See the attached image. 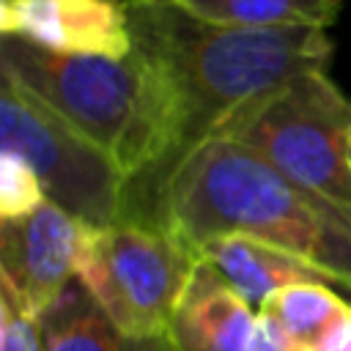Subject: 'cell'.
I'll return each mask as SVG.
<instances>
[{"label":"cell","mask_w":351,"mask_h":351,"mask_svg":"<svg viewBox=\"0 0 351 351\" xmlns=\"http://www.w3.org/2000/svg\"><path fill=\"white\" fill-rule=\"evenodd\" d=\"M0 151L33 167L49 203L88 228L123 217L129 178L118 162L27 90L0 77Z\"/></svg>","instance_id":"8992f818"},{"label":"cell","mask_w":351,"mask_h":351,"mask_svg":"<svg viewBox=\"0 0 351 351\" xmlns=\"http://www.w3.org/2000/svg\"><path fill=\"white\" fill-rule=\"evenodd\" d=\"M47 203L38 176L11 151H0V219H16Z\"/></svg>","instance_id":"5bb4252c"},{"label":"cell","mask_w":351,"mask_h":351,"mask_svg":"<svg viewBox=\"0 0 351 351\" xmlns=\"http://www.w3.org/2000/svg\"><path fill=\"white\" fill-rule=\"evenodd\" d=\"M258 315L293 348L315 351L332 332L351 321V304H346L324 282H302L271 293L258 307Z\"/></svg>","instance_id":"7c38bea8"},{"label":"cell","mask_w":351,"mask_h":351,"mask_svg":"<svg viewBox=\"0 0 351 351\" xmlns=\"http://www.w3.org/2000/svg\"><path fill=\"white\" fill-rule=\"evenodd\" d=\"M244 351H299V348H293L271 324H266L258 315V329H255V335H252V340Z\"/></svg>","instance_id":"2e32d148"},{"label":"cell","mask_w":351,"mask_h":351,"mask_svg":"<svg viewBox=\"0 0 351 351\" xmlns=\"http://www.w3.org/2000/svg\"><path fill=\"white\" fill-rule=\"evenodd\" d=\"M0 351H44L41 315L30 313L0 280Z\"/></svg>","instance_id":"9a60e30c"},{"label":"cell","mask_w":351,"mask_h":351,"mask_svg":"<svg viewBox=\"0 0 351 351\" xmlns=\"http://www.w3.org/2000/svg\"><path fill=\"white\" fill-rule=\"evenodd\" d=\"M0 71L110 154L129 186L154 176L167 159V90L137 47L123 58L63 55L0 36Z\"/></svg>","instance_id":"3957f363"},{"label":"cell","mask_w":351,"mask_h":351,"mask_svg":"<svg viewBox=\"0 0 351 351\" xmlns=\"http://www.w3.org/2000/svg\"><path fill=\"white\" fill-rule=\"evenodd\" d=\"M134 47L156 66L170 101V151L162 167L126 192L121 219L159 222V203L181 162L247 104L304 71H326L324 27L211 25L176 0H123Z\"/></svg>","instance_id":"6da1fadb"},{"label":"cell","mask_w":351,"mask_h":351,"mask_svg":"<svg viewBox=\"0 0 351 351\" xmlns=\"http://www.w3.org/2000/svg\"><path fill=\"white\" fill-rule=\"evenodd\" d=\"M88 225L55 203L0 222V280L19 302L44 315L49 304L77 280Z\"/></svg>","instance_id":"52a82bcc"},{"label":"cell","mask_w":351,"mask_h":351,"mask_svg":"<svg viewBox=\"0 0 351 351\" xmlns=\"http://www.w3.org/2000/svg\"><path fill=\"white\" fill-rule=\"evenodd\" d=\"M159 222L197 255L214 239L250 236L351 288V211L299 186L241 143L211 137L189 154L162 195Z\"/></svg>","instance_id":"7a4b0ae2"},{"label":"cell","mask_w":351,"mask_h":351,"mask_svg":"<svg viewBox=\"0 0 351 351\" xmlns=\"http://www.w3.org/2000/svg\"><path fill=\"white\" fill-rule=\"evenodd\" d=\"M44 351H176L170 335H129L96 304L80 277L41 315Z\"/></svg>","instance_id":"8fae6325"},{"label":"cell","mask_w":351,"mask_h":351,"mask_svg":"<svg viewBox=\"0 0 351 351\" xmlns=\"http://www.w3.org/2000/svg\"><path fill=\"white\" fill-rule=\"evenodd\" d=\"M351 99L326 71H304L241 107L217 137L241 143L299 186L351 211Z\"/></svg>","instance_id":"277c9868"},{"label":"cell","mask_w":351,"mask_h":351,"mask_svg":"<svg viewBox=\"0 0 351 351\" xmlns=\"http://www.w3.org/2000/svg\"><path fill=\"white\" fill-rule=\"evenodd\" d=\"M192 16L230 27H324L343 0H176Z\"/></svg>","instance_id":"4fadbf2b"},{"label":"cell","mask_w":351,"mask_h":351,"mask_svg":"<svg viewBox=\"0 0 351 351\" xmlns=\"http://www.w3.org/2000/svg\"><path fill=\"white\" fill-rule=\"evenodd\" d=\"M200 255L170 228L118 219L90 228L77 277L129 335H165Z\"/></svg>","instance_id":"5b68a950"},{"label":"cell","mask_w":351,"mask_h":351,"mask_svg":"<svg viewBox=\"0 0 351 351\" xmlns=\"http://www.w3.org/2000/svg\"><path fill=\"white\" fill-rule=\"evenodd\" d=\"M255 329L258 310L200 258L167 329L176 351H244Z\"/></svg>","instance_id":"9c48e42d"},{"label":"cell","mask_w":351,"mask_h":351,"mask_svg":"<svg viewBox=\"0 0 351 351\" xmlns=\"http://www.w3.org/2000/svg\"><path fill=\"white\" fill-rule=\"evenodd\" d=\"M0 36L63 55L123 58L134 49L123 0H3Z\"/></svg>","instance_id":"ba28073f"},{"label":"cell","mask_w":351,"mask_h":351,"mask_svg":"<svg viewBox=\"0 0 351 351\" xmlns=\"http://www.w3.org/2000/svg\"><path fill=\"white\" fill-rule=\"evenodd\" d=\"M200 258L252 307L258 310L271 293L302 285V282H324L329 285L332 277L324 274L310 261L266 244L250 236H222L200 247Z\"/></svg>","instance_id":"30bf717a"},{"label":"cell","mask_w":351,"mask_h":351,"mask_svg":"<svg viewBox=\"0 0 351 351\" xmlns=\"http://www.w3.org/2000/svg\"><path fill=\"white\" fill-rule=\"evenodd\" d=\"M346 154H348V165H351V132H348V145H346Z\"/></svg>","instance_id":"e0dca14e"}]
</instances>
